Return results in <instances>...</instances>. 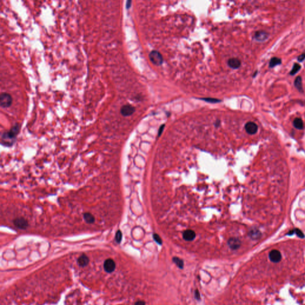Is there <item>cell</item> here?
<instances>
[{
    "label": "cell",
    "mask_w": 305,
    "mask_h": 305,
    "mask_svg": "<svg viewBox=\"0 0 305 305\" xmlns=\"http://www.w3.org/2000/svg\"><path fill=\"white\" fill-rule=\"evenodd\" d=\"M19 131L20 125L16 123L9 131L4 132L1 135L2 144L8 146L13 145Z\"/></svg>",
    "instance_id": "1"
},
{
    "label": "cell",
    "mask_w": 305,
    "mask_h": 305,
    "mask_svg": "<svg viewBox=\"0 0 305 305\" xmlns=\"http://www.w3.org/2000/svg\"><path fill=\"white\" fill-rule=\"evenodd\" d=\"M13 103L11 95L7 92H2L0 95V105L3 108L9 107Z\"/></svg>",
    "instance_id": "2"
},
{
    "label": "cell",
    "mask_w": 305,
    "mask_h": 305,
    "mask_svg": "<svg viewBox=\"0 0 305 305\" xmlns=\"http://www.w3.org/2000/svg\"><path fill=\"white\" fill-rule=\"evenodd\" d=\"M150 59L151 61L157 66H160L163 63V57L161 54L157 51H153L150 52Z\"/></svg>",
    "instance_id": "3"
},
{
    "label": "cell",
    "mask_w": 305,
    "mask_h": 305,
    "mask_svg": "<svg viewBox=\"0 0 305 305\" xmlns=\"http://www.w3.org/2000/svg\"><path fill=\"white\" fill-rule=\"evenodd\" d=\"M14 225L18 229L26 230L28 228L29 223L23 217L17 218L13 220Z\"/></svg>",
    "instance_id": "4"
},
{
    "label": "cell",
    "mask_w": 305,
    "mask_h": 305,
    "mask_svg": "<svg viewBox=\"0 0 305 305\" xmlns=\"http://www.w3.org/2000/svg\"><path fill=\"white\" fill-rule=\"evenodd\" d=\"M116 268V263L112 259H107L104 262V269L107 273H113Z\"/></svg>",
    "instance_id": "5"
},
{
    "label": "cell",
    "mask_w": 305,
    "mask_h": 305,
    "mask_svg": "<svg viewBox=\"0 0 305 305\" xmlns=\"http://www.w3.org/2000/svg\"><path fill=\"white\" fill-rule=\"evenodd\" d=\"M135 111V108L131 104L123 106L120 109V113L123 116H129L132 115Z\"/></svg>",
    "instance_id": "6"
},
{
    "label": "cell",
    "mask_w": 305,
    "mask_h": 305,
    "mask_svg": "<svg viewBox=\"0 0 305 305\" xmlns=\"http://www.w3.org/2000/svg\"><path fill=\"white\" fill-rule=\"evenodd\" d=\"M270 36V34L264 30H258L255 32L254 38L258 42H264L267 40Z\"/></svg>",
    "instance_id": "7"
},
{
    "label": "cell",
    "mask_w": 305,
    "mask_h": 305,
    "mask_svg": "<svg viewBox=\"0 0 305 305\" xmlns=\"http://www.w3.org/2000/svg\"><path fill=\"white\" fill-rule=\"evenodd\" d=\"M245 129L249 134L253 135L257 132L258 127L255 123L253 122H249L245 125Z\"/></svg>",
    "instance_id": "8"
},
{
    "label": "cell",
    "mask_w": 305,
    "mask_h": 305,
    "mask_svg": "<svg viewBox=\"0 0 305 305\" xmlns=\"http://www.w3.org/2000/svg\"><path fill=\"white\" fill-rule=\"evenodd\" d=\"M269 257L273 262L277 263L279 262L281 259V254L278 250H273L270 253Z\"/></svg>",
    "instance_id": "9"
},
{
    "label": "cell",
    "mask_w": 305,
    "mask_h": 305,
    "mask_svg": "<svg viewBox=\"0 0 305 305\" xmlns=\"http://www.w3.org/2000/svg\"><path fill=\"white\" fill-rule=\"evenodd\" d=\"M241 61L237 58H231L228 61V66L234 69H238L241 66Z\"/></svg>",
    "instance_id": "10"
},
{
    "label": "cell",
    "mask_w": 305,
    "mask_h": 305,
    "mask_svg": "<svg viewBox=\"0 0 305 305\" xmlns=\"http://www.w3.org/2000/svg\"><path fill=\"white\" fill-rule=\"evenodd\" d=\"M228 244L231 249L233 250H236L240 247L241 242L238 239L231 238L228 240Z\"/></svg>",
    "instance_id": "11"
},
{
    "label": "cell",
    "mask_w": 305,
    "mask_h": 305,
    "mask_svg": "<svg viewBox=\"0 0 305 305\" xmlns=\"http://www.w3.org/2000/svg\"><path fill=\"white\" fill-rule=\"evenodd\" d=\"M196 237V233L191 230H188L183 233V238L186 241H193Z\"/></svg>",
    "instance_id": "12"
},
{
    "label": "cell",
    "mask_w": 305,
    "mask_h": 305,
    "mask_svg": "<svg viewBox=\"0 0 305 305\" xmlns=\"http://www.w3.org/2000/svg\"><path fill=\"white\" fill-rule=\"evenodd\" d=\"M89 259L88 257L84 254L81 255L78 259V264L81 267H86V265H88L89 264Z\"/></svg>",
    "instance_id": "13"
},
{
    "label": "cell",
    "mask_w": 305,
    "mask_h": 305,
    "mask_svg": "<svg viewBox=\"0 0 305 305\" xmlns=\"http://www.w3.org/2000/svg\"><path fill=\"white\" fill-rule=\"evenodd\" d=\"M294 85H295V86L297 88V89L301 92H304V89H303V84H302V78L301 76H298L296 78L295 80V82H294Z\"/></svg>",
    "instance_id": "14"
},
{
    "label": "cell",
    "mask_w": 305,
    "mask_h": 305,
    "mask_svg": "<svg viewBox=\"0 0 305 305\" xmlns=\"http://www.w3.org/2000/svg\"><path fill=\"white\" fill-rule=\"evenodd\" d=\"M281 63H282V60L280 58L274 57H273L270 60L269 67H270V68H274V67H275L281 64Z\"/></svg>",
    "instance_id": "15"
},
{
    "label": "cell",
    "mask_w": 305,
    "mask_h": 305,
    "mask_svg": "<svg viewBox=\"0 0 305 305\" xmlns=\"http://www.w3.org/2000/svg\"><path fill=\"white\" fill-rule=\"evenodd\" d=\"M83 219L88 224H94L95 222V218L94 216L90 213L86 212L83 214Z\"/></svg>",
    "instance_id": "16"
},
{
    "label": "cell",
    "mask_w": 305,
    "mask_h": 305,
    "mask_svg": "<svg viewBox=\"0 0 305 305\" xmlns=\"http://www.w3.org/2000/svg\"><path fill=\"white\" fill-rule=\"evenodd\" d=\"M294 126L298 129H302L304 128V122L302 119L296 118L293 121Z\"/></svg>",
    "instance_id": "17"
},
{
    "label": "cell",
    "mask_w": 305,
    "mask_h": 305,
    "mask_svg": "<svg viewBox=\"0 0 305 305\" xmlns=\"http://www.w3.org/2000/svg\"><path fill=\"white\" fill-rule=\"evenodd\" d=\"M301 69V66L299 64V63H295L294 64H293V66L292 67V69L291 70L290 72V75L291 76H294Z\"/></svg>",
    "instance_id": "18"
},
{
    "label": "cell",
    "mask_w": 305,
    "mask_h": 305,
    "mask_svg": "<svg viewBox=\"0 0 305 305\" xmlns=\"http://www.w3.org/2000/svg\"><path fill=\"white\" fill-rule=\"evenodd\" d=\"M173 262L179 268H182L183 267H184V262L182 259H181L180 258H177V257H174L173 258Z\"/></svg>",
    "instance_id": "19"
},
{
    "label": "cell",
    "mask_w": 305,
    "mask_h": 305,
    "mask_svg": "<svg viewBox=\"0 0 305 305\" xmlns=\"http://www.w3.org/2000/svg\"><path fill=\"white\" fill-rule=\"evenodd\" d=\"M261 233L258 230H252L250 232V237L252 239H258L260 237Z\"/></svg>",
    "instance_id": "20"
},
{
    "label": "cell",
    "mask_w": 305,
    "mask_h": 305,
    "mask_svg": "<svg viewBox=\"0 0 305 305\" xmlns=\"http://www.w3.org/2000/svg\"><path fill=\"white\" fill-rule=\"evenodd\" d=\"M122 239V233L120 230H118L115 235V241L117 243H120Z\"/></svg>",
    "instance_id": "21"
},
{
    "label": "cell",
    "mask_w": 305,
    "mask_h": 305,
    "mask_svg": "<svg viewBox=\"0 0 305 305\" xmlns=\"http://www.w3.org/2000/svg\"><path fill=\"white\" fill-rule=\"evenodd\" d=\"M153 239L158 244H162V240L159 235H157L156 234H153Z\"/></svg>",
    "instance_id": "22"
},
{
    "label": "cell",
    "mask_w": 305,
    "mask_h": 305,
    "mask_svg": "<svg viewBox=\"0 0 305 305\" xmlns=\"http://www.w3.org/2000/svg\"><path fill=\"white\" fill-rule=\"evenodd\" d=\"M292 231L293 233H296L298 235V236L301 237V238H304V235L303 233L301 230H297L296 229V230H295V231Z\"/></svg>",
    "instance_id": "23"
},
{
    "label": "cell",
    "mask_w": 305,
    "mask_h": 305,
    "mask_svg": "<svg viewBox=\"0 0 305 305\" xmlns=\"http://www.w3.org/2000/svg\"><path fill=\"white\" fill-rule=\"evenodd\" d=\"M305 60V52L302 53V54H301L300 55L298 56V60L299 61V62H302L303 61H304Z\"/></svg>",
    "instance_id": "24"
},
{
    "label": "cell",
    "mask_w": 305,
    "mask_h": 305,
    "mask_svg": "<svg viewBox=\"0 0 305 305\" xmlns=\"http://www.w3.org/2000/svg\"><path fill=\"white\" fill-rule=\"evenodd\" d=\"M195 296H196V298L197 299V300H199L200 298V293H199V292L198 290H196V292H195Z\"/></svg>",
    "instance_id": "25"
},
{
    "label": "cell",
    "mask_w": 305,
    "mask_h": 305,
    "mask_svg": "<svg viewBox=\"0 0 305 305\" xmlns=\"http://www.w3.org/2000/svg\"><path fill=\"white\" fill-rule=\"evenodd\" d=\"M134 305H145V304L144 301H138Z\"/></svg>",
    "instance_id": "26"
},
{
    "label": "cell",
    "mask_w": 305,
    "mask_h": 305,
    "mask_svg": "<svg viewBox=\"0 0 305 305\" xmlns=\"http://www.w3.org/2000/svg\"><path fill=\"white\" fill-rule=\"evenodd\" d=\"M131 2H131V1H127V2H126V8H127L128 9L130 7L131 4Z\"/></svg>",
    "instance_id": "27"
},
{
    "label": "cell",
    "mask_w": 305,
    "mask_h": 305,
    "mask_svg": "<svg viewBox=\"0 0 305 305\" xmlns=\"http://www.w3.org/2000/svg\"><path fill=\"white\" fill-rule=\"evenodd\" d=\"M163 128H164V125L162 126V127L160 128V130H159V135H160L161 134V133H162V131H163Z\"/></svg>",
    "instance_id": "28"
},
{
    "label": "cell",
    "mask_w": 305,
    "mask_h": 305,
    "mask_svg": "<svg viewBox=\"0 0 305 305\" xmlns=\"http://www.w3.org/2000/svg\"><path fill=\"white\" fill-rule=\"evenodd\" d=\"M257 73H258V71H256V72H255V74H254V75H253V77H255V76H256V74H257Z\"/></svg>",
    "instance_id": "29"
}]
</instances>
